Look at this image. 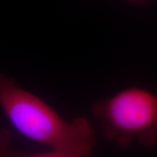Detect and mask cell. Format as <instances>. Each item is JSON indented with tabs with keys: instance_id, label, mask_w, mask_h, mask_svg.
Listing matches in <instances>:
<instances>
[{
	"instance_id": "obj_1",
	"label": "cell",
	"mask_w": 157,
	"mask_h": 157,
	"mask_svg": "<svg viewBox=\"0 0 157 157\" xmlns=\"http://www.w3.org/2000/svg\"><path fill=\"white\" fill-rule=\"evenodd\" d=\"M0 108L20 135L63 156L87 157L94 149L95 133L86 119L68 121L39 96L2 73Z\"/></svg>"
},
{
	"instance_id": "obj_2",
	"label": "cell",
	"mask_w": 157,
	"mask_h": 157,
	"mask_svg": "<svg viewBox=\"0 0 157 157\" xmlns=\"http://www.w3.org/2000/svg\"><path fill=\"white\" fill-rule=\"evenodd\" d=\"M92 113L105 136L120 147L157 143V90L125 88L94 102Z\"/></svg>"
},
{
	"instance_id": "obj_3",
	"label": "cell",
	"mask_w": 157,
	"mask_h": 157,
	"mask_svg": "<svg viewBox=\"0 0 157 157\" xmlns=\"http://www.w3.org/2000/svg\"><path fill=\"white\" fill-rule=\"evenodd\" d=\"M12 135L6 128H0V157H65L52 151L45 153H24L17 150L11 144Z\"/></svg>"
}]
</instances>
